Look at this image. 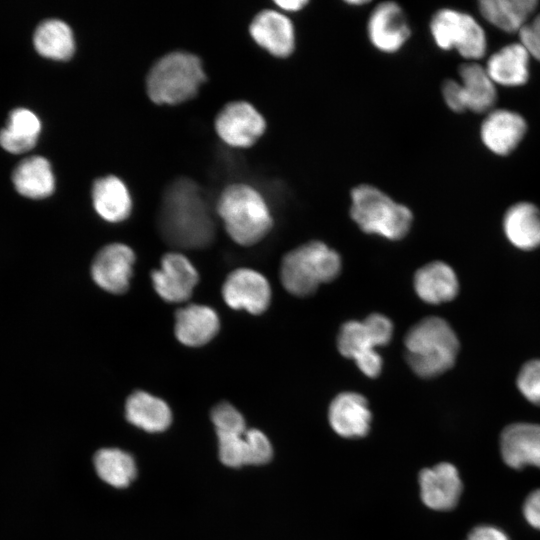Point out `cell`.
Wrapping results in <instances>:
<instances>
[{
	"mask_svg": "<svg viewBox=\"0 0 540 540\" xmlns=\"http://www.w3.org/2000/svg\"><path fill=\"white\" fill-rule=\"evenodd\" d=\"M249 34L271 56L286 59L296 49V31L290 17L279 9H263L252 19Z\"/></svg>",
	"mask_w": 540,
	"mask_h": 540,
	"instance_id": "11",
	"label": "cell"
},
{
	"mask_svg": "<svg viewBox=\"0 0 540 540\" xmlns=\"http://www.w3.org/2000/svg\"><path fill=\"white\" fill-rule=\"evenodd\" d=\"M94 465L99 477L114 487H126L136 476L133 457L117 448L100 449L94 456Z\"/></svg>",
	"mask_w": 540,
	"mask_h": 540,
	"instance_id": "31",
	"label": "cell"
},
{
	"mask_svg": "<svg viewBox=\"0 0 540 540\" xmlns=\"http://www.w3.org/2000/svg\"><path fill=\"white\" fill-rule=\"evenodd\" d=\"M40 131L41 122L35 113L25 108L14 109L7 126L0 130V145L10 153L27 152L36 145Z\"/></svg>",
	"mask_w": 540,
	"mask_h": 540,
	"instance_id": "28",
	"label": "cell"
},
{
	"mask_svg": "<svg viewBox=\"0 0 540 540\" xmlns=\"http://www.w3.org/2000/svg\"><path fill=\"white\" fill-rule=\"evenodd\" d=\"M125 414L130 423L148 432L164 431L172 420L166 402L144 391H136L128 397Z\"/></svg>",
	"mask_w": 540,
	"mask_h": 540,
	"instance_id": "27",
	"label": "cell"
},
{
	"mask_svg": "<svg viewBox=\"0 0 540 540\" xmlns=\"http://www.w3.org/2000/svg\"><path fill=\"white\" fill-rule=\"evenodd\" d=\"M264 116L249 102L226 104L215 119V130L221 140L234 148H248L265 133Z\"/></svg>",
	"mask_w": 540,
	"mask_h": 540,
	"instance_id": "9",
	"label": "cell"
},
{
	"mask_svg": "<svg viewBox=\"0 0 540 540\" xmlns=\"http://www.w3.org/2000/svg\"><path fill=\"white\" fill-rule=\"evenodd\" d=\"M499 447L508 467L540 469V424L516 422L507 425L500 434Z\"/></svg>",
	"mask_w": 540,
	"mask_h": 540,
	"instance_id": "16",
	"label": "cell"
},
{
	"mask_svg": "<svg viewBox=\"0 0 540 540\" xmlns=\"http://www.w3.org/2000/svg\"><path fill=\"white\" fill-rule=\"evenodd\" d=\"M135 254L122 243L103 247L93 259L91 274L95 283L113 294L126 292L133 274Z\"/></svg>",
	"mask_w": 540,
	"mask_h": 540,
	"instance_id": "14",
	"label": "cell"
},
{
	"mask_svg": "<svg viewBox=\"0 0 540 540\" xmlns=\"http://www.w3.org/2000/svg\"><path fill=\"white\" fill-rule=\"evenodd\" d=\"M206 80L200 59L176 51L161 57L150 69L146 88L157 104H179L193 98Z\"/></svg>",
	"mask_w": 540,
	"mask_h": 540,
	"instance_id": "6",
	"label": "cell"
},
{
	"mask_svg": "<svg viewBox=\"0 0 540 540\" xmlns=\"http://www.w3.org/2000/svg\"><path fill=\"white\" fill-rule=\"evenodd\" d=\"M340 271V255L321 241H311L284 255L280 279L290 294L305 297L320 284L333 281Z\"/></svg>",
	"mask_w": 540,
	"mask_h": 540,
	"instance_id": "5",
	"label": "cell"
},
{
	"mask_svg": "<svg viewBox=\"0 0 540 540\" xmlns=\"http://www.w3.org/2000/svg\"><path fill=\"white\" fill-rule=\"evenodd\" d=\"M92 201L98 215L108 222L124 221L131 214L130 193L126 185L116 176H105L94 182Z\"/></svg>",
	"mask_w": 540,
	"mask_h": 540,
	"instance_id": "24",
	"label": "cell"
},
{
	"mask_svg": "<svg viewBox=\"0 0 540 540\" xmlns=\"http://www.w3.org/2000/svg\"><path fill=\"white\" fill-rule=\"evenodd\" d=\"M222 296L229 307L259 315L270 304L271 288L261 273L239 268L227 276L222 286Z\"/></svg>",
	"mask_w": 540,
	"mask_h": 540,
	"instance_id": "12",
	"label": "cell"
},
{
	"mask_svg": "<svg viewBox=\"0 0 540 540\" xmlns=\"http://www.w3.org/2000/svg\"><path fill=\"white\" fill-rule=\"evenodd\" d=\"M413 285L418 297L433 305L453 300L459 291L454 270L442 261H433L418 269Z\"/></svg>",
	"mask_w": 540,
	"mask_h": 540,
	"instance_id": "22",
	"label": "cell"
},
{
	"mask_svg": "<svg viewBox=\"0 0 540 540\" xmlns=\"http://www.w3.org/2000/svg\"><path fill=\"white\" fill-rule=\"evenodd\" d=\"M366 29L371 45L384 54L399 52L412 34L403 8L394 1H383L374 6Z\"/></svg>",
	"mask_w": 540,
	"mask_h": 540,
	"instance_id": "10",
	"label": "cell"
},
{
	"mask_svg": "<svg viewBox=\"0 0 540 540\" xmlns=\"http://www.w3.org/2000/svg\"><path fill=\"white\" fill-rule=\"evenodd\" d=\"M522 513L526 522L540 531V488L527 495L523 502Z\"/></svg>",
	"mask_w": 540,
	"mask_h": 540,
	"instance_id": "36",
	"label": "cell"
},
{
	"mask_svg": "<svg viewBox=\"0 0 540 540\" xmlns=\"http://www.w3.org/2000/svg\"><path fill=\"white\" fill-rule=\"evenodd\" d=\"M537 5L535 0H482L479 2V10L497 28L519 33Z\"/></svg>",
	"mask_w": 540,
	"mask_h": 540,
	"instance_id": "30",
	"label": "cell"
},
{
	"mask_svg": "<svg viewBox=\"0 0 540 540\" xmlns=\"http://www.w3.org/2000/svg\"><path fill=\"white\" fill-rule=\"evenodd\" d=\"M420 496L430 509L448 511L459 502L463 485L457 468L441 462L419 473Z\"/></svg>",
	"mask_w": 540,
	"mask_h": 540,
	"instance_id": "15",
	"label": "cell"
},
{
	"mask_svg": "<svg viewBox=\"0 0 540 540\" xmlns=\"http://www.w3.org/2000/svg\"><path fill=\"white\" fill-rule=\"evenodd\" d=\"M337 347L341 355L353 359L363 374L375 378L381 373L382 358L378 347L363 321H347L339 331Z\"/></svg>",
	"mask_w": 540,
	"mask_h": 540,
	"instance_id": "18",
	"label": "cell"
},
{
	"mask_svg": "<svg viewBox=\"0 0 540 540\" xmlns=\"http://www.w3.org/2000/svg\"><path fill=\"white\" fill-rule=\"evenodd\" d=\"M350 217L367 234L396 241L403 239L413 222L412 211L380 188L361 183L350 191Z\"/></svg>",
	"mask_w": 540,
	"mask_h": 540,
	"instance_id": "4",
	"label": "cell"
},
{
	"mask_svg": "<svg viewBox=\"0 0 540 540\" xmlns=\"http://www.w3.org/2000/svg\"><path fill=\"white\" fill-rule=\"evenodd\" d=\"M277 9L289 15L302 11L308 4L307 0H278L274 1Z\"/></svg>",
	"mask_w": 540,
	"mask_h": 540,
	"instance_id": "38",
	"label": "cell"
},
{
	"mask_svg": "<svg viewBox=\"0 0 540 540\" xmlns=\"http://www.w3.org/2000/svg\"><path fill=\"white\" fill-rule=\"evenodd\" d=\"M378 347L387 345L393 335V324L383 314L372 313L363 320Z\"/></svg>",
	"mask_w": 540,
	"mask_h": 540,
	"instance_id": "34",
	"label": "cell"
},
{
	"mask_svg": "<svg viewBox=\"0 0 540 540\" xmlns=\"http://www.w3.org/2000/svg\"><path fill=\"white\" fill-rule=\"evenodd\" d=\"M507 239L521 250L540 247V210L529 202H519L508 208L503 218Z\"/></svg>",
	"mask_w": 540,
	"mask_h": 540,
	"instance_id": "23",
	"label": "cell"
},
{
	"mask_svg": "<svg viewBox=\"0 0 540 540\" xmlns=\"http://www.w3.org/2000/svg\"><path fill=\"white\" fill-rule=\"evenodd\" d=\"M219 329V317L209 306L190 304L176 312L175 336L186 346L199 347L207 344Z\"/></svg>",
	"mask_w": 540,
	"mask_h": 540,
	"instance_id": "21",
	"label": "cell"
},
{
	"mask_svg": "<svg viewBox=\"0 0 540 540\" xmlns=\"http://www.w3.org/2000/svg\"><path fill=\"white\" fill-rule=\"evenodd\" d=\"M211 419L217 435L243 434L247 430L242 414L227 402H222L212 409Z\"/></svg>",
	"mask_w": 540,
	"mask_h": 540,
	"instance_id": "32",
	"label": "cell"
},
{
	"mask_svg": "<svg viewBox=\"0 0 540 540\" xmlns=\"http://www.w3.org/2000/svg\"><path fill=\"white\" fill-rule=\"evenodd\" d=\"M216 209L228 235L242 246L260 242L273 226L266 200L249 184L227 186L220 194Z\"/></svg>",
	"mask_w": 540,
	"mask_h": 540,
	"instance_id": "3",
	"label": "cell"
},
{
	"mask_svg": "<svg viewBox=\"0 0 540 540\" xmlns=\"http://www.w3.org/2000/svg\"><path fill=\"white\" fill-rule=\"evenodd\" d=\"M331 428L344 438L364 437L370 430L372 414L366 398L356 392L339 393L328 409Z\"/></svg>",
	"mask_w": 540,
	"mask_h": 540,
	"instance_id": "19",
	"label": "cell"
},
{
	"mask_svg": "<svg viewBox=\"0 0 540 540\" xmlns=\"http://www.w3.org/2000/svg\"><path fill=\"white\" fill-rule=\"evenodd\" d=\"M217 436L219 457L226 466L263 465L273 456L272 445L260 430L249 429L243 434Z\"/></svg>",
	"mask_w": 540,
	"mask_h": 540,
	"instance_id": "17",
	"label": "cell"
},
{
	"mask_svg": "<svg viewBox=\"0 0 540 540\" xmlns=\"http://www.w3.org/2000/svg\"><path fill=\"white\" fill-rule=\"evenodd\" d=\"M159 228L170 245L201 249L214 238V223L195 183L180 179L166 191L159 215Z\"/></svg>",
	"mask_w": 540,
	"mask_h": 540,
	"instance_id": "1",
	"label": "cell"
},
{
	"mask_svg": "<svg viewBox=\"0 0 540 540\" xmlns=\"http://www.w3.org/2000/svg\"><path fill=\"white\" fill-rule=\"evenodd\" d=\"M12 181L19 194L31 199L46 198L55 188L51 165L41 156H32L21 161L13 171Z\"/></svg>",
	"mask_w": 540,
	"mask_h": 540,
	"instance_id": "26",
	"label": "cell"
},
{
	"mask_svg": "<svg viewBox=\"0 0 540 540\" xmlns=\"http://www.w3.org/2000/svg\"><path fill=\"white\" fill-rule=\"evenodd\" d=\"M524 118L505 109L492 110L481 125V139L484 145L498 155L510 154L526 133Z\"/></svg>",
	"mask_w": 540,
	"mask_h": 540,
	"instance_id": "20",
	"label": "cell"
},
{
	"mask_svg": "<svg viewBox=\"0 0 540 540\" xmlns=\"http://www.w3.org/2000/svg\"><path fill=\"white\" fill-rule=\"evenodd\" d=\"M429 28L435 44L442 50L454 49L473 62L486 52L485 32L469 14L440 9L432 16Z\"/></svg>",
	"mask_w": 540,
	"mask_h": 540,
	"instance_id": "7",
	"label": "cell"
},
{
	"mask_svg": "<svg viewBox=\"0 0 540 540\" xmlns=\"http://www.w3.org/2000/svg\"><path fill=\"white\" fill-rule=\"evenodd\" d=\"M346 3L352 6H362V5L368 4L369 1L353 0V1H346Z\"/></svg>",
	"mask_w": 540,
	"mask_h": 540,
	"instance_id": "39",
	"label": "cell"
},
{
	"mask_svg": "<svg viewBox=\"0 0 540 540\" xmlns=\"http://www.w3.org/2000/svg\"><path fill=\"white\" fill-rule=\"evenodd\" d=\"M36 51L43 57L67 61L75 52V39L68 24L59 19L41 22L33 36Z\"/></svg>",
	"mask_w": 540,
	"mask_h": 540,
	"instance_id": "29",
	"label": "cell"
},
{
	"mask_svg": "<svg viewBox=\"0 0 540 540\" xmlns=\"http://www.w3.org/2000/svg\"><path fill=\"white\" fill-rule=\"evenodd\" d=\"M459 77L460 82L449 79L443 83L442 96L446 105L457 113L489 111L496 102L497 93L485 67L473 61L464 63L459 68Z\"/></svg>",
	"mask_w": 540,
	"mask_h": 540,
	"instance_id": "8",
	"label": "cell"
},
{
	"mask_svg": "<svg viewBox=\"0 0 540 540\" xmlns=\"http://www.w3.org/2000/svg\"><path fill=\"white\" fill-rule=\"evenodd\" d=\"M406 361L421 378L437 377L451 369L459 352V340L449 323L430 316L414 324L404 338Z\"/></svg>",
	"mask_w": 540,
	"mask_h": 540,
	"instance_id": "2",
	"label": "cell"
},
{
	"mask_svg": "<svg viewBox=\"0 0 540 540\" xmlns=\"http://www.w3.org/2000/svg\"><path fill=\"white\" fill-rule=\"evenodd\" d=\"M519 38L529 55L540 61V14L524 25Z\"/></svg>",
	"mask_w": 540,
	"mask_h": 540,
	"instance_id": "35",
	"label": "cell"
},
{
	"mask_svg": "<svg viewBox=\"0 0 540 540\" xmlns=\"http://www.w3.org/2000/svg\"><path fill=\"white\" fill-rule=\"evenodd\" d=\"M516 384L530 403L540 406V359L530 360L521 367Z\"/></svg>",
	"mask_w": 540,
	"mask_h": 540,
	"instance_id": "33",
	"label": "cell"
},
{
	"mask_svg": "<svg viewBox=\"0 0 540 540\" xmlns=\"http://www.w3.org/2000/svg\"><path fill=\"white\" fill-rule=\"evenodd\" d=\"M157 294L167 302L181 303L190 298L198 283V272L182 254L171 252L161 259V266L151 274Z\"/></svg>",
	"mask_w": 540,
	"mask_h": 540,
	"instance_id": "13",
	"label": "cell"
},
{
	"mask_svg": "<svg viewBox=\"0 0 540 540\" xmlns=\"http://www.w3.org/2000/svg\"><path fill=\"white\" fill-rule=\"evenodd\" d=\"M465 540H510L509 536L499 527L491 524L475 526Z\"/></svg>",
	"mask_w": 540,
	"mask_h": 540,
	"instance_id": "37",
	"label": "cell"
},
{
	"mask_svg": "<svg viewBox=\"0 0 540 540\" xmlns=\"http://www.w3.org/2000/svg\"><path fill=\"white\" fill-rule=\"evenodd\" d=\"M530 55L521 43H514L501 48L490 56L486 71L495 84L520 86L529 77Z\"/></svg>",
	"mask_w": 540,
	"mask_h": 540,
	"instance_id": "25",
	"label": "cell"
}]
</instances>
